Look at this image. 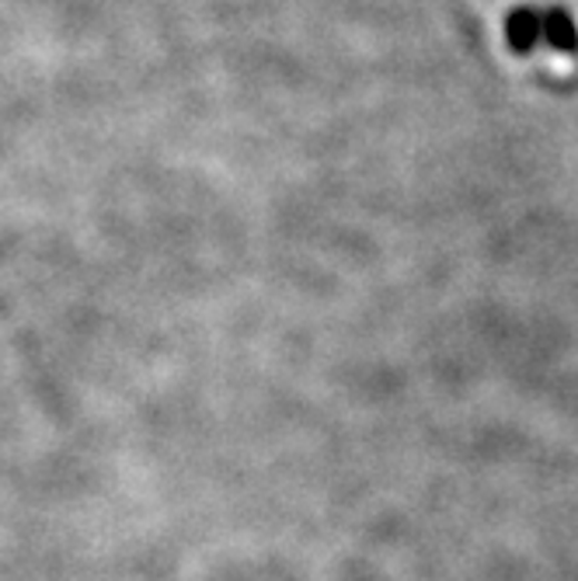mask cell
I'll return each mask as SVG.
<instances>
[{"mask_svg":"<svg viewBox=\"0 0 578 581\" xmlns=\"http://www.w3.org/2000/svg\"><path fill=\"white\" fill-rule=\"evenodd\" d=\"M506 42L512 52L519 57H527V52L537 49L540 42V11L533 8H516L509 18H506Z\"/></svg>","mask_w":578,"mask_h":581,"instance_id":"obj_2","label":"cell"},{"mask_svg":"<svg viewBox=\"0 0 578 581\" xmlns=\"http://www.w3.org/2000/svg\"><path fill=\"white\" fill-rule=\"evenodd\" d=\"M540 39L550 46L565 52V57H575L578 52V29H575V18L565 11V8H547L540 14Z\"/></svg>","mask_w":578,"mask_h":581,"instance_id":"obj_1","label":"cell"}]
</instances>
